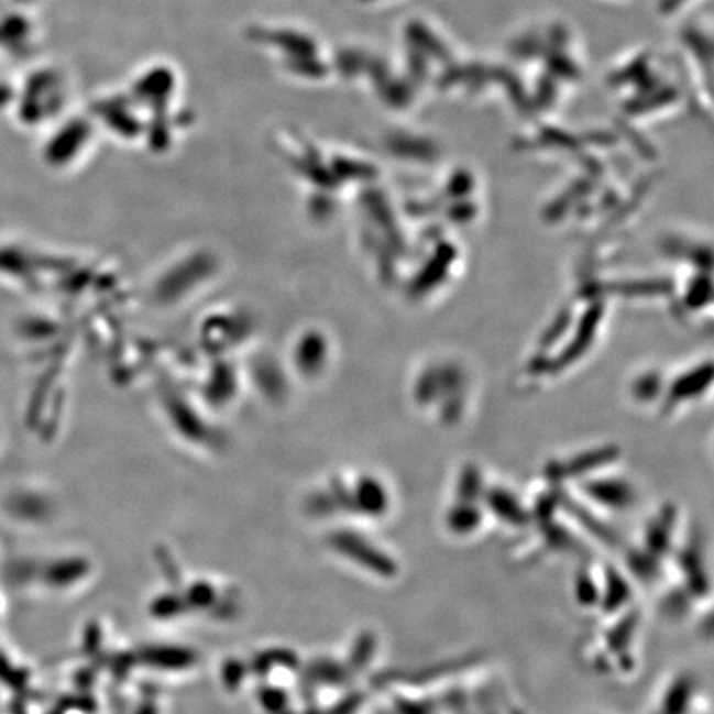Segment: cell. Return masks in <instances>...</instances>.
Listing matches in <instances>:
<instances>
[{"instance_id":"6da1fadb","label":"cell","mask_w":714,"mask_h":714,"mask_svg":"<svg viewBox=\"0 0 714 714\" xmlns=\"http://www.w3.org/2000/svg\"><path fill=\"white\" fill-rule=\"evenodd\" d=\"M584 502L594 508L624 513L637 505V490L628 480L618 476H589L578 482Z\"/></svg>"},{"instance_id":"7a4b0ae2","label":"cell","mask_w":714,"mask_h":714,"mask_svg":"<svg viewBox=\"0 0 714 714\" xmlns=\"http://www.w3.org/2000/svg\"><path fill=\"white\" fill-rule=\"evenodd\" d=\"M618 457H620L618 447H598V449L578 453L571 459L562 460V462L549 463L545 469V475L552 485L562 486V483L568 482V480L581 482V480L597 475L598 472L607 469Z\"/></svg>"},{"instance_id":"3957f363","label":"cell","mask_w":714,"mask_h":714,"mask_svg":"<svg viewBox=\"0 0 714 714\" xmlns=\"http://www.w3.org/2000/svg\"><path fill=\"white\" fill-rule=\"evenodd\" d=\"M678 508L671 503H664L657 513L647 519L641 535L640 548L648 554L663 562L673 554L677 548Z\"/></svg>"},{"instance_id":"277c9868","label":"cell","mask_w":714,"mask_h":714,"mask_svg":"<svg viewBox=\"0 0 714 714\" xmlns=\"http://www.w3.org/2000/svg\"><path fill=\"white\" fill-rule=\"evenodd\" d=\"M483 508L486 515L513 529H528L532 526L531 509L513 490L502 485H486L483 493Z\"/></svg>"},{"instance_id":"5b68a950","label":"cell","mask_w":714,"mask_h":714,"mask_svg":"<svg viewBox=\"0 0 714 714\" xmlns=\"http://www.w3.org/2000/svg\"><path fill=\"white\" fill-rule=\"evenodd\" d=\"M677 552L678 571L683 578V585L693 601H701L710 594V578H707L706 565H704L703 551L700 549V541L691 539L683 548H674Z\"/></svg>"},{"instance_id":"8992f818","label":"cell","mask_w":714,"mask_h":714,"mask_svg":"<svg viewBox=\"0 0 714 714\" xmlns=\"http://www.w3.org/2000/svg\"><path fill=\"white\" fill-rule=\"evenodd\" d=\"M602 315H604V306H602V303H594L579 321L574 338L569 342L568 348L556 358V361L549 364V370L554 371V373L565 370L591 348L595 332H597L598 325H601Z\"/></svg>"},{"instance_id":"52a82bcc","label":"cell","mask_w":714,"mask_h":714,"mask_svg":"<svg viewBox=\"0 0 714 714\" xmlns=\"http://www.w3.org/2000/svg\"><path fill=\"white\" fill-rule=\"evenodd\" d=\"M634 595V582L620 569L608 565L604 571V579L601 582V601L597 608L605 615H618L627 611Z\"/></svg>"},{"instance_id":"ba28073f","label":"cell","mask_w":714,"mask_h":714,"mask_svg":"<svg viewBox=\"0 0 714 714\" xmlns=\"http://www.w3.org/2000/svg\"><path fill=\"white\" fill-rule=\"evenodd\" d=\"M339 548H341L342 552L351 554L349 558L354 559L355 562H360L361 565L370 569L374 574L381 575V578H396L399 574V564H397L396 559L391 558L383 549L370 545L364 539L342 538V542H339Z\"/></svg>"},{"instance_id":"9c48e42d","label":"cell","mask_w":714,"mask_h":714,"mask_svg":"<svg viewBox=\"0 0 714 714\" xmlns=\"http://www.w3.org/2000/svg\"><path fill=\"white\" fill-rule=\"evenodd\" d=\"M486 512L482 502L453 499L443 515L447 531L455 538H470L482 529Z\"/></svg>"},{"instance_id":"30bf717a","label":"cell","mask_w":714,"mask_h":714,"mask_svg":"<svg viewBox=\"0 0 714 714\" xmlns=\"http://www.w3.org/2000/svg\"><path fill=\"white\" fill-rule=\"evenodd\" d=\"M455 259V246L452 243H440L433 255L430 256L429 262L426 263V266L420 270L419 275L414 279L413 286H410L413 295H424V293H429L430 289L440 285L446 279L447 273H449L450 266H452Z\"/></svg>"},{"instance_id":"8fae6325","label":"cell","mask_w":714,"mask_h":714,"mask_svg":"<svg viewBox=\"0 0 714 714\" xmlns=\"http://www.w3.org/2000/svg\"><path fill=\"white\" fill-rule=\"evenodd\" d=\"M673 289L670 279H637V282L592 283L585 288L589 298L602 295L658 296L668 295Z\"/></svg>"},{"instance_id":"7c38bea8","label":"cell","mask_w":714,"mask_h":714,"mask_svg":"<svg viewBox=\"0 0 714 714\" xmlns=\"http://www.w3.org/2000/svg\"><path fill=\"white\" fill-rule=\"evenodd\" d=\"M711 381H713V367H711L710 363L678 377L671 384L670 391H668L667 406H664V409H673L678 404L700 396V394H703L710 387Z\"/></svg>"},{"instance_id":"4fadbf2b","label":"cell","mask_w":714,"mask_h":714,"mask_svg":"<svg viewBox=\"0 0 714 714\" xmlns=\"http://www.w3.org/2000/svg\"><path fill=\"white\" fill-rule=\"evenodd\" d=\"M696 694V683L691 674L681 673L668 684L653 714H690Z\"/></svg>"},{"instance_id":"5bb4252c","label":"cell","mask_w":714,"mask_h":714,"mask_svg":"<svg viewBox=\"0 0 714 714\" xmlns=\"http://www.w3.org/2000/svg\"><path fill=\"white\" fill-rule=\"evenodd\" d=\"M485 490L486 483L485 479H483L482 470L473 465V463H466L460 470L459 476H457L453 499H460V502H482Z\"/></svg>"},{"instance_id":"9a60e30c","label":"cell","mask_w":714,"mask_h":714,"mask_svg":"<svg viewBox=\"0 0 714 714\" xmlns=\"http://www.w3.org/2000/svg\"><path fill=\"white\" fill-rule=\"evenodd\" d=\"M574 598L584 608L597 607L601 601V584L587 569H582L575 575Z\"/></svg>"},{"instance_id":"2e32d148","label":"cell","mask_w":714,"mask_h":714,"mask_svg":"<svg viewBox=\"0 0 714 714\" xmlns=\"http://www.w3.org/2000/svg\"><path fill=\"white\" fill-rule=\"evenodd\" d=\"M693 604V597L688 594L686 589L683 585H677V587L670 589L661 598L660 611L664 617L680 620V618L690 614Z\"/></svg>"},{"instance_id":"e0dca14e","label":"cell","mask_w":714,"mask_h":714,"mask_svg":"<svg viewBox=\"0 0 714 714\" xmlns=\"http://www.w3.org/2000/svg\"><path fill=\"white\" fill-rule=\"evenodd\" d=\"M592 187L589 186V183L581 180V183L574 184L571 189L565 190L559 199H556L551 206L546 209V219L548 220H559L564 217V213L568 212L569 207L574 206L581 197H584L585 194L591 193Z\"/></svg>"},{"instance_id":"ac0fdd59","label":"cell","mask_w":714,"mask_h":714,"mask_svg":"<svg viewBox=\"0 0 714 714\" xmlns=\"http://www.w3.org/2000/svg\"><path fill=\"white\" fill-rule=\"evenodd\" d=\"M711 289H713V283H711L710 275L703 273V275L696 276L688 286L684 305L691 309L703 308L711 301Z\"/></svg>"},{"instance_id":"d6986e66","label":"cell","mask_w":714,"mask_h":714,"mask_svg":"<svg viewBox=\"0 0 714 714\" xmlns=\"http://www.w3.org/2000/svg\"><path fill=\"white\" fill-rule=\"evenodd\" d=\"M417 400L429 404L439 396V370H429L422 374L416 389Z\"/></svg>"},{"instance_id":"ffe728a7","label":"cell","mask_w":714,"mask_h":714,"mask_svg":"<svg viewBox=\"0 0 714 714\" xmlns=\"http://www.w3.org/2000/svg\"><path fill=\"white\" fill-rule=\"evenodd\" d=\"M572 312L571 309H562L558 316H556L554 321L549 326L548 331L545 332V336L541 338V348L548 349L554 344L558 339L562 338L565 329L571 325Z\"/></svg>"},{"instance_id":"44dd1931","label":"cell","mask_w":714,"mask_h":714,"mask_svg":"<svg viewBox=\"0 0 714 714\" xmlns=\"http://www.w3.org/2000/svg\"><path fill=\"white\" fill-rule=\"evenodd\" d=\"M473 189V177L466 171H459L453 174L452 179L447 184V196L452 199H465Z\"/></svg>"},{"instance_id":"7402d4cb","label":"cell","mask_w":714,"mask_h":714,"mask_svg":"<svg viewBox=\"0 0 714 714\" xmlns=\"http://www.w3.org/2000/svg\"><path fill=\"white\" fill-rule=\"evenodd\" d=\"M661 384L660 377L657 374H645L644 377L637 381L634 386V394L638 400H653L660 393Z\"/></svg>"},{"instance_id":"603a6c76","label":"cell","mask_w":714,"mask_h":714,"mask_svg":"<svg viewBox=\"0 0 714 714\" xmlns=\"http://www.w3.org/2000/svg\"><path fill=\"white\" fill-rule=\"evenodd\" d=\"M473 216H475V206L470 202L457 204L449 213L450 219L455 222H466V220L473 219Z\"/></svg>"}]
</instances>
